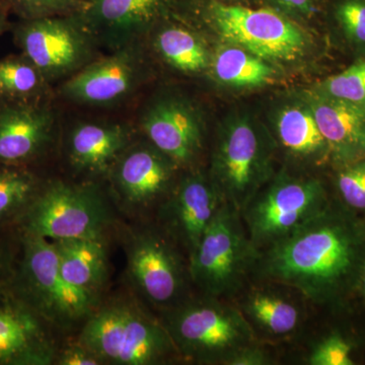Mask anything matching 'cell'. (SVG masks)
Here are the masks:
<instances>
[{
    "label": "cell",
    "mask_w": 365,
    "mask_h": 365,
    "mask_svg": "<svg viewBox=\"0 0 365 365\" xmlns=\"http://www.w3.org/2000/svg\"><path fill=\"white\" fill-rule=\"evenodd\" d=\"M242 313L253 327L274 338L292 335L302 325V311L287 295L271 289H255L242 302Z\"/></svg>",
    "instance_id": "603a6c76"
},
{
    "label": "cell",
    "mask_w": 365,
    "mask_h": 365,
    "mask_svg": "<svg viewBox=\"0 0 365 365\" xmlns=\"http://www.w3.org/2000/svg\"><path fill=\"white\" fill-rule=\"evenodd\" d=\"M359 282L360 290H361L362 294L365 297V260L362 264L361 268H360V272L359 275Z\"/></svg>",
    "instance_id": "8d00e7d4"
},
{
    "label": "cell",
    "mask_w": 365,
    "mask_h": 365,
    "mask_svg": "<svg viewBox=\"0 0 365 365\" xmlns=\"http://www.w3.org/2000/svg\"><path fill=\"white\" fill-rule=\"evenodd\" d=\"M259 255L241 212L223 202L189 257L190 277L207 297L232 294L254 272Z\"/></svg>",
    "instance_id": "5b68a950"
},
{
    "label": "cell",
    "mask_w": 365,
    "mask_h": 365,
    "mask_svg": "<svg viewBox=\"0 0 365 365\" xmlns=\"http://www.w3.org/2000/svg\"><path fill=\"white\" fill-rule=\"evenodd\" d=\"M54 346L31 307L0 302V365H47Z\"/></svg>",
    "instance_id": "ac0fdd59"
},
{
    "label": "cell",
    "mask_w": 365,
    "mask_h": 365,
    "mask_svg": "<svg viewBox=\"0 0 365 365\" xmlns=\"http://www.w3.org/2000/svg\"><path fill=\"white\" fill-rule=\"evenodd\" d=\"M131 279L146 299L158 307L179 302L185 285L179 257L162 237L143 234L134 237L128 253Z\"/></svg>",
    "instance_id": "9a60e30c"
},
{
    "label": "cell",
    "mask_w": 365,
    "mask_h": 365,
    "mask_svg": "<svg viewBox=\"0 0 365 365\" xmlns=\"http://www.w3.org/2000/svg\"><path fill=\"white\" fill-rule=\"evenodd\" d=\"M223 202L210 177L201 173L189 174L178 185L165 206V217L170 232L187 249L189 257Z\"/></svg>",
    "instance_id": "e0dca14e"
},
{
    "label": "cell",
    "mask_w": 365,
    "mask_h": 365,
    "mask_svg": "<svg viewBox=\"0 0 365 365\" xmlns=\"http://www.w3.org/2000/svg\"><path fill=\"white\" fill-rule=\"evenodd\" d=\"M265 6L278 9L290 18L314 19L325 11L327 0H263Z\"/></svg>",
    "instance_id": "d6a6232c"
},
{
    "label": "cell",
    "mask_w": 365,
    "mask_h": 365,
    "mask_svg": "<svg viewBox=\"0 0 365 365\" xmlns=\"http://www.w3.org/2000/svg\"><path fill=\"white\" fill-rule=\"evenodd\" d=\"M50 83L25 55L0 59V98L11 101L46 100Z\"/></svg>",
    "instance_id": "484cf974"
},
{
    "label": "cell",
    "mask_w": 365,
    "mask_h": 365,
    "mask_svg": "<svg viewBox=\"0 0 365 365\" xmlns=\"http://www.w3.org/2000/svg\"><path fill=\"white\" fill-rule=\"evenodd\" d=\"M79 343L102 364L150 365L178 352L165 327L136 307L114 304L86 319Z\"/></svg>",
    "instance_id": "3957f363"
},
{
    "label": "cell",
    "mask_w": 365,
    "mask_h": 365,
    "mask_svg": "<svg viewBox=\"0 0 365 365\" xmlns=\"http://www.w3.org/2000/svg\"><path fill=\"white\" fill-rule=\"evenodd\" d=\"M330 97L365 107V57L327 78L319 90Z\"/></svg>",
    "instance_id": "f1b7e54d"
},
{
    "label": "cell",
    "mask_w": 365,
    "mask_h": 365,
    "mask_svg": "<svg viewBox=\"0 0 365 365\" xmlns=\"http://www.w3.org/2000/svg\"><path fill=\"white\" fill-rule=\"evenodd\" d=\"M146 76L145 58L139 43L95 59L66 79L62 98L78 105L107 106L121 102L138 90Z\"/></svg>",
    "instance_id": "8fae6325"
},
{
    "label": "cell",
    "mask_w": 365,
    "mask_h": 365,
    "mask_svg": "<svg viewBox=\"0 0 365 365\" xmlns=\"http://www.w3.org/2000/svg\"><path fill=\"white\" fill-rule=\"evenodd\" d=\"M0 277H1V265H0Z\"/></svg>",
    "instance_id": "f35d334b"
},
{
    "label": "cell",
    "mask_w": 365,
    "mask_h": 365,
    "mask_svg": "<svg viewBox=\"0 0 365 365\" xmlns=\"http://www.w3.org/2000/svg\"><path fill=\"white\" fill-rule=\"evenodd\" d=\"M14 42L52 83L68 78L95 60L97 44L76 14L19 20Z\"/></svg>",
    "instance_id": "9c48e42d"
},
{
    "label": "cell",
    "mask_w": 365,
    "mask_h": 365,
    "mask_svg": "<svg viewBox=\"0 0 365 365\" xmlns=\"http://www.w3.org/2000/svg\"><path fill=\"white\" fill-rule=\"evenodd\" d=\"M24 240L21 288L31 309L62 327L88 319L95 309L96 295L64 278L54 242L30 234Z\"/></svg>",
    "instance_id": "ba28073f"
},
{
    "label": "cell",
    "mask_w": 365,
    "mask_h": 365,
    "mask_svg": "<svg viewBox=\"0 0 365 365\" xmlns=\"http://www.w3.org/2000/svg\"><path fill=\"white\" fill-rule=\"evenodd\" d=\"M176 163L153 144H130L113 165V185L125 203L146 206L170 187Z\"/></svg>",
    "instance_id": "2e32d148"
},
{
    "label": "cell",
    "mask_w": 365,
    "mask_h": 365,
    "mask_svg": "<svg viewBox=\"0 0 365 365\" xmlns=\"http://www.w3.org/2000/svg\"><path fill=\"white\" fill-rule=\"evenodd\" d=\"M4 2L11 14L24 21L78 14L88 4L85 0H4Z\"/></svg>",
    "instance_id": "f546056e"
},
{
    "label": "cell",
    "mask_w": 365,
    "mask_h": 365,
    "mask_svg": "<svg viewBox=\"0 0 365 365\" xmlns=\"http://www.w3.org/2000/svg\"><path fill=\"white\" fill-rule=\"evenodd\" d=\"M223 1H228V2H239V4H244L245 0H223Z\"/></svg>",
    "instance_id": "74e56055"
},
{
    "label": "cell",
    "mask_w": 365,
    "mask_h": 365,
    "mask_svg": "<svg viewBox=\"0 0 365 365\" xmlns=\"http://www.w3.org/2000/svg\"><path fill=\"white\" fill-rule=\"evenodd\" d=\"M326 11L350 45L365 48V0H328Z\"/></svg>",
    "instance_id": "83f0119b"
},
{
    "label": "cell",
    "mask_w": 365,
    "mask_h": 365,
    "mask_svg": "<svg viewBox=\"0 0 365 365\" xmlns=\"http://www.w3.org/2000/svg\"><path fill=\"white\" fill-rule=\"evenodd\" d=\"M272 364L269 353L259 346L251 344L242 348L228 360L227 365H268Z\"/></svg>",
    "instance_id": "e575fe53"
},
{
    "label": "cell",
    "mask_w": 365,
    "mask_h": 365,
    "mask_svg": "<svg viewBox=\"0 0 365 365\" xmlns=\"http://www.w3.org/2000/svg\"><path fill=\"white\" fill-rule=\"evenodd\" d=\"M85 1L88 2L91 1V0H85Z\"/></svg>",
    "instance_id": "ab89813d"
},
{
    "label": "cell",
    "mask_w": 365,
    "mask_h": 365,
    "mask_svg": "<svg viewBox=\"0 0 365 365\" xmlns=\"http://www.w3.org/2000/svg\"><path fill=\"white\" fill-rule=\"evenodd\" d=\"M351 351L349 342L342 336L332 334L314 346L307 362L311 365H352Z\"/></svg>",
    "instance_id": "1f68e13d"
},
{
    "label": "cell",
    "mask_w": 365,
    "mask_h": 365,
    "mask_svg": "<svg viewBox=\"0 0 365 365\" xmlns=\"http://www.w3.org/2000/svg\"><path fill=\"white\" fill-rule=\"evenodd\" d=\"M9 9L4 4V0H0V36L11 30V23L9 21Z\"/></svg>",
    "instance_id": "d590c367"
},
{
    "label": "cell",
    "mask_w": 365,
    "mask_h": 365,
    "mask_svg": "<svg viewBox=\"0 0 365 365\" xmlns=\"http://www.w3.org/2000/svg\"><path fill=\"white\" fill-rule=\"evenodd\" d=\"M56 131V115L46 100L0 98V165L34 162L49 148Z\"/></svg>",
    "instance_id": "4fadbf2b"
},
{
    "label": "cell",
    "mask_w": 365,
    "mask_h": 365,
    "mask_svg": "<svg viewBox=\"0 0 365 365\" xmlns=\"http://www.w3.org/2000/svg\"><path fill=\"white\" fill-rule=\"evenodd\" d=\"M309 107L330 150L331 160L342 165L365 158V107L317 91Z\"/></svg>",
    "instance_id": "d6986e66"
},
{
    "label": "cell",
    "mask_w": 365,
    "mask_h": 365,
    "mask_svg": "<svg viewBox=\"0 0 365 365\" xmlns=\"http://www.w3.org/2000/svg\"><path fill=\"white\" fill-rule=\"evenodd\" d=\"M213 73L225 85L253 88L267 85L275 71L266 60L241 47H225L212 60Z\"/></svg>",
    "instance_id": "d4e9b609"
},
{
    "label": "cell",
    "mask_w": 365,
    "mask_h": 365,
    "mask_svg": "<svg viewBox=\"0 0 365 365\" xmlns=\"http://www.w3.org/2000/svg\"><path fill=\"white\" fill-rule=\"evenodd\" d=\"M364 260V228L328 205L299 230L262 250L254 272L323 304L359 280Z\"/></svg>",
    "instance_id": "6da1fadb"
},
{
    "label": "cell",
    "mask_w": 365,
    "mask_h": 365,
    "mask_svg": "<svg viewBox=\"0 0 365 365\" xmlns=\"http://www.w3.org/2000/svg\"><path fill=\"white\" fill-rule=\"evenodd\" d=\"M131 140L130 127L121 122H81L69 132V160L79 172L109 174Z\"/></svg>",
    "instance_id": "ffe728a7"
},
{
    "label": "cell",
    "mask_w": 365,
    "mask_h": 365,
    "mask_svg": "<svg viewBox=\"0 0 365 365\" xmlns=\"http://www.w3.org/2000/svg\"><path fill=\"white\" fill-rule=\"evenodd\" d=\"M276 132L283 150L297 160L319 165L331 158L328 143L309 107L283 109L276 121Z\"/></svg>",
    "instance_id": "7402d4cb"
},
{
    "label": "cell",
    "mask_w": 365,
    "mask_h": 365,
    "mask_svg": "<svg viewBox=\"0 0 365 365\" xmlns=\"http://www.w3.org/2000/svg\"><path fill=\"white\" fill-rule=\"evenodd\" d=\"M170 16L155 28L157 34L153 44L155 51L165 63L184 73H200L205 71L210 64L205 45L193 31L170 23Z\"/></svg>",
    "instance_id": "cb8c5ba5"
},
{
    "label": "cell",
    "mask_w": 365,
    "mask_h": 365,
    "mask_svg": "<svg viewBox=\"0 0 365 365\" xmlns=\"http://www.w3.org/2000/svg\"><path fill=\"white\" fill-rule=\"evenodd\" d=\"M165 329L177 351L200 364L227 365L235 353L255 343L253 327L242 311L212 297L178 307Z\"/></svg>",
    "instance_id": "277c9868"
},
{
    "label": "cell",
    "mask_w": 365,
    "mask_h": 365,
    "mask_svg": "<svg viewBox=\"0 0 365 365\" xmlns=\"http://www.w3.org/2000/svg\"><path fill=\"white\" fill-rule=\"evenodd\" d=\"M336 186L348 207L365 210V158L340 165Z\"/></svg>",
    "instance_id": "4dcf8cb0"
},
{
    "label": "cell",
    "mask_w": 365,
    "mask_h": 365,
    "mask_svg": "<svg viewBox=\"0 0 365 365\" xmlns=\"http://www.w3.org/2000/svg\"><path fill=\"white\" fill-rule=\"evenodd\" d=\"M140 125L150 143L177 165L193 163L202 148V122L184 98H155L144 109Z\"/></svg>",
    "instance_id": "5bb4252c"
},
{
    "label": "cell",
    "mask_w": 365,
    "mask_h": 365,
    "mask_svg": "<svg viewBox=\"0 0 365 365\" xmlns=\"http://www.w3.org/2000/svg\"><path fill=\"white\" fill-rule=\"evenodd\" d=\"M108 220V209L97 188L53 182L39 189L29 204L25 230L50 242L102 237Z\"/></svg>",
    "instance_id": "52a82bcc"
},
{
    "label": "cell",
    "mask_w": 365,
    "mask_h": 365,
    "mask_svg": "<svg viewBox=\"0 0 365 365\" xmlns=\"http://www.w3.org/2000/svg\"><path fill=\"white\" fill-rule=\"evenodd\" d=\"M182 6V0H91L76 14L96 44L115 51L139 43Z\"/></svg>",
    "instance_id": "7c38bea8"
},
{
    "label": "cell",
    "mask_w": 365,
    "mask_h": 365,
    "mask_svg": "<svg viewBox=\"0 0 365 365\" xmlns=\"http://www.w3.org/2000/svg\"><path fill=\"white\" fill-rule=\"evenodd\" d=\"M103 237H83L53 242L64 278L74 287L96 295L108 272Z\"/></svg>",
    "instance_id": "44dd1931"
},
{
    "label": "cell",
    "mask_w": 365,
    "mask_h": 365,
    "mask_svg": "<svg viewBox=\"0 0 365 365\" xmlns=\"http://www.w3.org/2000/svg\"><path fill=\"white\" fill-rule=\"evenodd\" d=\"M267 141L248 120L232 122L216 145L210 179L225 202L242 212L271 179Z\"/></svg>",
    "instance_id": "30bf717a"
},
{
    "label": "cell",
    "mask_w": 365,
    "mask_h": 365,
    "mask_svg": "<svg viewBox=\"0 0 365 365\" xmlns=\"http://www.w3.org/2000/svg\"><path fill=\"white\" fill-rule=\"evenodd\" d=\"M39 189L37 177L26 167L0 165V220L28 206Z\"/></svg>",
    "instance_id": "4316f807"
},
{
    "label": "cell",
    "mask_w": 365,
    "mask_h": 365,
    "mask_svg": "<svg viewBox=\"0 0 365 365\" xmlns=\"http://www.w3.org/2000/svg\"><path fill=\"white\" fill-rule=\"evenodd\" d=\"M182 4L223 39L266 61H294L307 51L309 39L304 29L273 7L223 0H182Z\"/></svg>",
    "instance_id": "7a4b0ae2"
},
{
    "label": "cell",
    "mask_w": 365,
    "mask_h": 365,
    "mask_svg": "<svg viewBox=\"0 0 365 365\" xmlns=\"http://www.w3.org/2000/svg\"><path fill=\"white\" fill-rule=\"evenodd\" d=\"M57 364L61 365H98L102 364L85 346L78 343L62 350L57 356Z\"/></svg>",
    "instance_id": "836d02e7"
},
{
    "label": "cell",
    "mask_w": 365,
    "mask_h": 365,
    "mask_svg": "<svg viewBox=\"0 0 365 365\" xmlns=\"http://www.w3.org/2000/svg\"><path fill=\"white\" fill-rule=\"evenodd\" d=\"M328 206L316 179L280 176L264 186L242 212L250 241L261 252L292 234Z\"/></svg>",
    "instance_id": "8992f818"
}]
</instances>
